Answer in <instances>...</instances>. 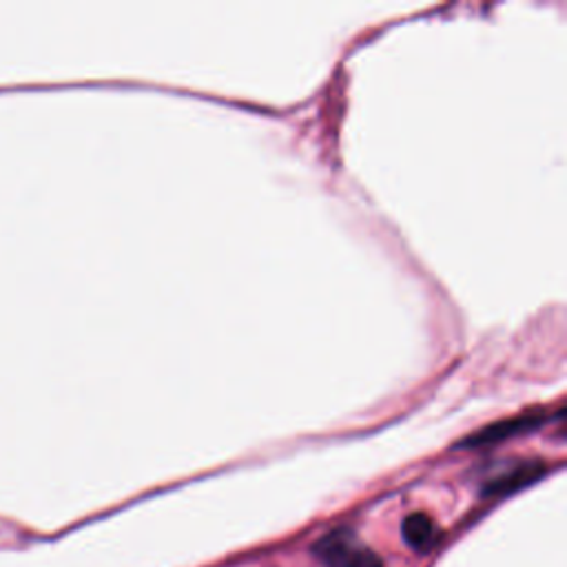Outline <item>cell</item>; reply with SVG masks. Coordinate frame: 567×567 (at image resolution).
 Wrapping results in <instances>:
<instances>
[{
	"instance_id": "3",
	"label": "cell",
	"mask_w": 567,
	"mask_h": 567,
	"mask_svg": "<svg viewBox=\"0 0 567 567\" xmlns=\"http://www.w3.org/2000/svg\"><path fill=\"white\" fill-rule=\"evenodd\" d=\"M545 472V465L538 461H525V463H516L514 467L505 470L503 474L494 476L492 481H487V485L483 487V492L487 496H501V494H509L514 489H520L525 485H529L532 481H536L540 474Z\"/></svg>"
},
{
	"instance_id": "1",
	"label": "cell",
	"mask_w": 567,
	"mask_h": 567,
	"mask_svg": "<svg viewBox=\"0 0 567 567\" xmlns=\"http://www.w3.org/2000/svg\"><path fill=\"white\" fill-rule=\"evenodd\" d=\"M323 567H383L381 558L368 549L350 529H334L315 545Z\"/></svg>"
},
{
	"instance_id": "2",
	"label": "cell",
	"mask_w": 567,
	"mask_h": 567,
	"mask_svg": "<svg viewBox=\"0 0 567 567\" xmlns=\"http://www.w3.org/2000/svg\"><path fill=\"white\" fill-rule=\"evenodd\" d=\"M545 421H547L545 412H523V414H516V416H509V419H503V421L485 425L483 430H478V432L470 434L467 439H463L458 445L461 447L494 445L498 441H505V439L532 432V430L540 427Z\"/></svg>"
},
{
	"instance_id": "4",
	"label": "cell",
	"mask_w": 567,
	"mask_h": 567,
	"mask_svg": "<svg viewBox=\"0 0 567 567\" xmlns=\"http://www.w3.org/2000/svg\"><path fill=\"white\" fill-rule=\"evenodd\" d=\"M401 534H403L405 543L410 547H414L416 551H427L436 543V536H439L434 520L423 512H414V514L405 516L403 525H401Z\"/></svg>"
}]
</instances>
